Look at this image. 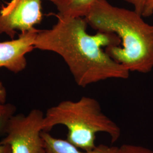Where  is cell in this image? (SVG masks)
Listing matches in <instances>:
<instances>
[{
	"mask_svg": "<svg viewBox=\"0 0 153 153\" xmlns=\"http://www.w3.org/2000/svg\"><path fill=\"white\" fill-rule=\"evenodd\" d=\"M56 16L58 21L52 28L39 30L34 48L60 55L78 86L85 88L108 79L129 78L130 71L103 49L120 45L116 35L99 31L90 35L85 18Z\"/></svg>",
	"mask_w": 153,
	"mask_h": 153,
	"instance_id": "cell-1",
	"label": "cell"
},
{
	"mask_svg": "<svg viewBox=\"0 0 153 153\" xmlns=\"http://www.w3.org/2000/svg\"><path fill=\"white\" fill-rule=\"evenodd\" d=\"M85 19L97 31L114 33L120 40L121 46L105 49L114 60L130 72L152 71L153 25L145 22L141 15L112 5L107 0H97Z\"/></svg>",
	"mask_w": 153,
	"mask_h": 153,
	"instance_id": "cell-2",
	"label": "cell"
},
{
	"mask_svg": "<svg viewBox=\"0 0 153 153\" xmlns=\"http://www.w3.org/2000/svg\"><path fill=\"white\" fill-rule=\"evenodd\" d=\"M57 125L68 130L67 140L85 151L94 149L96 135L102 132L108 134L112 142L119 140L121 129L116 123L102 111L95 99L82 97L78 100H65L49 108L44 115L43 131H48Z\"/></svg>",
	"mask_w": 153,
	"mask_h": 153,
	"instance_id": "cell-3",
	"label": "cell"
},
{
	"mask_svg": "<svg viewBox=\"0 0 153 153\" xmlns=\"http://www.w3.org/2000/svg\"><path fill=\"white\" fill-rule=\"evenodd\" d=\"M44 116L43 112L37 109H33L27 115L13 116L0 143L9 146L11 153H44L42 136Z\"/></svg>",
	"mask_w": 153,
	"mask_h": 153,
	"instance_id": "cell-4",
	"label": "cell"
},
{
	"mask_svg": "<svg viewBox=\"0 0 153 153\" xmlns=\"http://www.w3.org/2000/svg\"><path fill=\"white\" fill-rule=\"evenodd\" d=\"M42 0H11L3 6L0 10V34L13 39L16 30L25 33L35 29L42 21Z\"/></svg>",
	"mask_w": 153,
	"mask_h": 153,
	"instance_id": "cell-5",
	"label": "cell"
},
{
	"mask_svg": "<svg viewBox=\"0 0 153 153\" xmlns=\"http://www.w3.org/2000/svg\"><path fill=\"white\" fill-rule=\"evenodd\" d=\"M39 30L35 28L21 33L18 38L0 42V68L18 73L27 66L25 55L34 49V42Z\"/></svg>",
	"mask_w": 153,
	"mask_h": 153,
	"instance_id": "cell-6",
	"label": "cell"
},
{
	"mask_svg": "<svg viewBox=\"0 0 153 153\" xmlns=\"http://www.w3.org/2000/svg\"><path fill=\"white\" fill-rule=\"evenodd\" d=\"M42 136L44 140V153H117L119 148L100 145L91 150L81 151L67 140L55 138L48 131H42Z\"/></svg>",
	"mask_w": 153,
	"mask_h": 153,
	"instance_id": "cell-7",
	"label": "cell"
},
{
	"mask_svg": "<svg viewBox=\"0 0 153 153\" xmlns=\"http://www.w3.org/2000/svg\"><path fill=\"white\" fill-rule=\"evenodd\" d=\"M97 0H52L58 10L57 16L82 17L88 15Z\"/></svg>",
	"mask_w": 153,
	"mask_h": 153,
	"instance_id": "cell-8",
	"label": "cell"
},
{
	"mask_svg": "<svg viewBox=\"0 0 153 153\" xmlns=\"http://www.w3.org/2000/svg\"><path fill=\"white\" fill-rule=\"evenodd\" d=\"M16 111V107L11 103H0V135H5L8 122Z\"/></svg>",
	"mask_w": 153,
	"mask_h": 153,
	"instance_id": "cell-9",
	"label": "cell"
},
{
	"mask_svg": "<svg viewBox=\"0 0 153 153\" xmlns=\"http://www.w3.org/2000/svg\"><path fill=\"white\" fill-rule=\"evenodd\" d=\"M117 153H153V150L142 146L124 144L119 147Z\"/></svg>",
	"mask_w": 153,
	"mask_h": 153,
	"instance_id": "cell-10",
	"label": "cell"
},
{
	"mask_svg": "<svg viewBox=\"0 0 153 153\" xmlns=\"http://www.w3.org/2000/svg\"><path fill=\"white\" fill-rule=\"evenodd\" d=\"M127 3H129L134 6V10L138 14L142 16L145 5L148 0H124Z\"/></svg>",
	"mask_w": 153,
	"mask_h": 153,
	"instance_id": "cell-11",
	"label": "cell"
},
{
	"mask_svg": "<svg viewBox=\"0 0 153 153\" xmlns=\"http://www.w3.org/2000/svg\"><path fill=\"white\" fill-rule=\"evenodd\" d=\"M153 14V0H148L142 14L143 17L151 16Z\"/></svg>",
	"mask_w": 153,
	"mask_h": 153,
	"instance_id": "cell-12",
	"label": "cell"
},
{
	"mask_svg": "<svg viewBox=\"0 0 153 153\" xmlns=\"http://www.w3.org/2000/svg\"><path fill=\"white\" fill-rule=\"evenodd\" d=\"M6 90L2 83L0 81V103H5L6 100Z\"/></svg>",
	"mask_w": 153,
	"mask_h": 153,
	"instance_id": "cell-13",
	"label": "cell"
},
{
	"mask_svg": "<svg viewBox=\"0 0 153 153\" xmlns=\"http://www.w3.org/2000/svg\"><path fill=\"white\" fill-rule=\"evenodd\" d=\"M0 153H11V148L8 145L0 143Z\"/></svg>",
	"mask_w": 153,
	"mask_h": 153,
	"instance_id": "cell-14",
	"label": "cell"
}]
</instances>
